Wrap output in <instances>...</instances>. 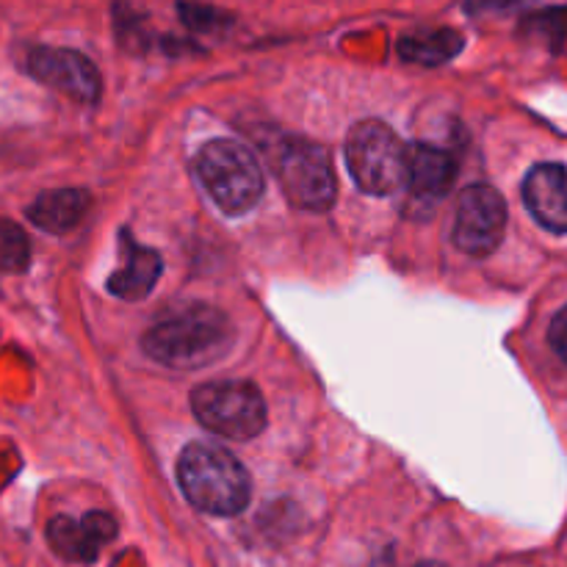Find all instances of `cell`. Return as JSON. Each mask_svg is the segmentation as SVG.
<instances>
[{"instance_id": "obj_1", "label": "cell", "mask_w": 567, "mask_h": 567, "mask_svg": "<svg viewBox=\"0 0 567 567\" xmlns=\"http://www.w3.org/2000/svg\"><path fill=\"white\" fill-rule=\"evenodd\" d=\"M233 341V324L221 310L192 305L150 327L144 336V352L166 369L194 371L225 358Z\"/></svg>"}, {"instance_id": "obj_2", "label": "cell", "mask_w": 567, "mask_h": 567, "mask_svg": "<svg viewBox=\"0 0 567 567\" xmlns=\"http://www.w3.org/2000/svg\"><path fill=\"white\" fill-rule=\"evenodd\" d=\"M177 482L199 513L216 518L244 513L252 496L247 468L216 443H188L177 460Z\"/></svg>"}, {"instance_id": "obj_3", "label": "cell", "mask_w": 567, "mask_h": 567, "mask_svg": "<svg viewBox=\"0 0 567 567\" xmlns=\"http://www.w3.org/2000/svg\"><path fill=\"white\" fill-rule=\"evenodd\" d=\"M197 175L210 199L227 216L247 214L264 197V172L258 158L233 138H216L199 150Z\"/></svg>"}, {"instance_id": "obj_4", "label": "cell", "mask_w": 567, "mask_h": 567, "mask_svg": "<svg viewBox=\"0 0 567 567\" xmlns=\"http://www.w3.org/2000/svg\"><path fill=\"white\" fill-rule=\"evenodd\" d=\"M271 172L297 208L327 210L338 194L336 172L324 147L299 136H280L269 144Z\"/></svg>"}, {"instance_id": "obj_5", "label": "cell", "mask_w": 567, "mask_h": 567, "mask_svg": "<svg viewBox=\"0 0 567 567\" xmlns=\"http://www.w3.org/2000/svg\"><path fill=\"white\" fill-rule=\"evenodd\" d=\"M347 166L352 181L365 194L385 197L404 186L408 175V147L382 122H360L349 131Z\"/></svg>"}, {"instance_id": "obj_6", "label": "cell", "mask_w": 567, "mask_h": 567, "mask_svg": "<svg viewBox=\"0 0 567 567\" xmlns=\"http://www.w3.org/2000/svg\"><path fill=\"white\" fill-rule=\"evenodd\" d=\"M192 410L205 430L230 441H252L266 430V402L249 382H205L192 391Z\"/></svg>"}, {"instance_id": "obj_7", "label": "cell", "mask_w": 567, "mask_h": 567, "mask_svg": "<svg viewBox=\"0 0 567 567\" xmlns=\"http://www.w3.org/2000/svg\"><path fill=\"white\" fill-rule=\"evenodd\" d=\"M504 230H507V205L496 188L476 183L460 194L452 230L457 249L471 258H485L496 252Z\"/></svg>"}, {"instance_id": "obj_8", "label": "cell", "mask_w": 567, "mask_h": 567, "mask_svg": "<svg viewBox=\"0 0 567 567\" xmlns=\"http://www.w3.org/2000/svg\"><path fill=\"white\" fill-rule=\"evenodd\" d=\"M28 72L44 86L66 94L83 105H94L103 92V81L92 61L78 50L66 48H33L25 61Z\"/></svg>"}, {"instance_id": "obj_9", "label": "cell", "mask_w": 567, "mask_h": 567, "mask_svg": "<svg viewBox=\"0 0 567 567\" xmlns=\"http://www.w3.org/2000/svg\"><path fill=\"white\" fill-rule=\"evenodd\" d=\"M116 537V524L109 513H86L81 520L59 515L48 524V543L61 559L92 563L100 548Z\"/></svg>"}, {"instance_id": "obj_10", "label": "cell", "mask_w": 567, "mask_h": 567, "mask_svg": "<svg viewBox=\"0 0 567 567\" xmlns=\"http://www.w3.org/2000/svg\"><path fill=\"white\" fill-rule=\"evenodd\" d=\"M524 203L537 225L551 233H567V166L537 164L524 181Z\"/></svg>"}, {"instance_id": "obj_11", "label": "cell", "mask_w": 567, "mask_h": 567, "mask_svg": "<svg viewBox=\"0 0 567 567\" xmlns=\"http://www.w3.org/2000/svg\"><path fill=\"white\" fill-rule=\"evenodd\" d=\"M454 175H457V161L449 153H443V150L432 147V144L408 147V175H404V183H408L413 203H441L449 194V188L454 186Z\"/></svg>"}, {"instance_id": "obj_12", "label": "cell", "mask_w": 567, "mask_h": 567, "mask_svg": "<svg viewBox=\"0 0 567 567\" xmlns=\"http://www.w3.org/2000/svg\"><path fill=\"white\" fill-rule=\"evenodd\" d=\"M89 210V194L81 188H55L44 192L28 205V219L44 233H70L72 227L81 225V219Z\"/></svg>"}, {"instance_id": "obj_13", "label": "cell", "mask_w": 567, "mask_h": 567, "mask_svg": "<svg viewBox=\"0 0 567 567\" xmlns=\"http://www.w3.org/2000/svg\"><path fill=\"white\" fill-rule=\"evenodd\" d=\"M122 249H125V260H122L120 269L111 275L109 291L120 299H144L155 288L161 277V258L155 249L138 247L131 238L122 241Z\"/></svg>"}, {"instance_id": "obj_14", "label": "cell", "mask_w": 567, "mask_h": 567, "mask_svg": "<svg viewBox=\"0 0 567 567\" xmlns=\"http://www.w3.org/2000/svg\"><path fill=\"white\" fill-rule=\"evenodd\" d=\"M460 50H463V37L452 31V28L410 33V37H402V42H399V55L404 61H415V64L424 66L446 64Z\"/></svg>"}, {"instance_id": "obj_15", "label": "cell", "mask_w": 567, "mask_h": 567, "mask_svg": "<svg viewBox=\"0 0 567 567\" xmlns=\"http://www.w3.org/2000/svg\"><path fill=\"white\" fill-rule=\"evenodd\" d=\"M31 264V241L17 221L0 216V271L17 275Z\"/></svg>"}, {"instance_id": "obj_16", "label": "cell", "mask_w": 567, "mask_h": 567, "mask_svg": "<svg viewBox=\"0 0 567 567\" xmlns=\"http://www.w3.org/2000/svg\"><path fill=\"white\" fill-rule=\"evenodd\" d=\"M548 343H551V349L557 352V358L567 363V305L554 316L551 330H548Z\"/></svg>"}, {"instance_id": "obj_17", "label": "cell", "mask_w": 567, "mask_h": 567, "mask_svg": "<svg viewBox=\"0 0 567 567\" xmlns=\"http://www.w3.org/2000/svg\"><path fill=\"white\" fill-rule=\"evenodd\" d=\"M419 567H443V565H435V563H424V565H419Z\"/></svg>"}]
</instances>
